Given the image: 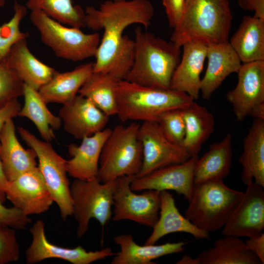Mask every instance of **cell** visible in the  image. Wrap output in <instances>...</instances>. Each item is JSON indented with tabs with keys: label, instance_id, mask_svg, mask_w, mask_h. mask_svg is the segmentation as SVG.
<instances>
[{
	"label": "cell",
	"instance_id": "cell-1",
	"mask_svg": "<svg viewBox=\"0 0 264 264\" xmlns=\"http://www.w3.org/2000/svg\"><path fill=\"white\" fill-rule=\"evenodd\" d=\"M85 12L86 26L104 30L94 56L93 72L125 80L133 63L134 42L123 32L135 23L148 27L154 14L153 4L148 0H108L98 8L87 6Z\"/></svg>",
	"mask_w": 264,
	"mask_h": 264
},
{
	"label": "cell",
	"instance_id": "cell-2",
	"mask_svg": "<svg viewBox=\"0 0 264 264\" xmlns=\"http://www.w3.org/2000/svg\"><path fill=\"white\" fill-rule=\"evenodd\" d=\"M132 66L125 80L151 87L170 88L181 59V47L137 27Z\"/></svg>",
	"mask_w": 264,
	"mask_h": 264
},
{
	"label": "cell",
	"instance_id": "cell-3",
	"mask_svg": "<svg viewBox=\"0 0 264 264\" xmlns=\"http://www.w3.org/2000/svg\"><path fill=\"white\" fill-rule=\"evenodd\" d=\"M232 21L228 0H186L183 17L171 41L180 47L191 41L206 45L227 42Z\"/></svg>",
	"mask_w": 264,
	"mask_h": 264
},
{
	"label": "cell",
	"instance_id": "cell-4",
	"mask_svg": "<svg viewBox=\"0 0 264 264\" xmlns=\"http://www.w3.org/2000/svg\"><path fill=\"white\" fill-rule=\"evenodd\" d=\"M115 91L116 115L123 122H157L163 113L184 109L194 101L185 93L142 86L126 80L118 81Z\"/></svg>",
	"mask_w": 264,
	"mask_h": 264
},
{
	"label": "cell",
	"instance_id": "cell-5",
	"mask_svg": "<svg viewBox=\"0 0 264 264\" xmlns=\"http://www.w3.org/2000/svg\"><path fill=\"white\" fill-rule=\"evenodd\" d=\"M243 194L227 186L223 179L194 184L185 217L202 230L216 231L224 226Z\"/></svg>",
	"mask_w": 264,
	"mask_h": 264
},
{
	"label": "cell",
	"instance_id": "cell-6",
	"mask_svg": "<svg viewBox=\"0 0 264 264\" xmlns=\"http://www.w3.org/2000/svg\"><path fill=\"white\" fill-rule=\"evenodd\" d=\"M140 124L132 122L113 129L103 147L97 176L103 183L124 176L135 177L142 166L143 152L138 130Z\"/></svg>",
	"mask_w": 264,
	"mask_h": 264
},
{
	"label": "cell",
	"instance_id": "cell-7",
	"mask_svg": "<svg viewBox=\"0 0 264 264\" xmlns=\"http://www.w3.org/2000/svg\"><path fill=\"white\" fill-rule=\"evenodd\" d=\"M30 20L43 43L58 57L79 62L95 56L101 40L99 33L86 34L67 27L39 9L31 10Z\"/></svg>",
	"mask_w": 264,
	"mask_h": 264
},
{
	"label": "cell",
	"instance_id": "cell-8",
	"mask_svg": "<svg viewBox=\"0 0 264 264\" xmlns=\"http://www.w3.org/2000/svg\"><path fill=\"white\" fill-rule=\"evenodd\" d=\"M116 184V179L103 183L95 178L75 179L70 184L72 215L78 223V238H82L88 231L91 219L96 220L103 227L111 219Z\"/></svg>",
	"mask_w": 264,
	"mask_h": 264
},
{
	"label": "cell",
	"instance_id": "cell-9",
	"mask_svg": "<svg viewBox=\"0 0 264 264\" xmlns=\"http://www.w3.org/2000/svg\"><path fill=\"white\" fill-rule=\"evenodd\" d=\"M18 130L22 139L35 152L38 167L53 201L59 207L62 219L66 220L73 213L66 160L55 151L50 142L39 139L23 127H18Z\"/></svg>",
	"mask_w": 264,
	"mask_h": 264
},
{
	"label": "cell",
	"instance_id": "cell-10",
	"mask_svg": "<svg viewBox=\"0 0 264 264\" xmlns=\"http://www.w3.org/2000/svg\"><path fill=\"white\" fill-rule=\"evenodd\" d=\"M133 177L124 176L116 179L111 219L114 221L130 220L153 228L159 218L161 191L147 190L136 194L130 186Z\"/></svg>",
	"mask_w": 264,
	"mask_h": 264
},
{
	"label": "cell",
	"instance_id": "cell-11",
	"mask_svg": "<svg viewBox=\"0 0 264 264\" xmlns=\"http://www.w3.org/2000/svg\"><path fill=\"white\" fill-rule=\"evenodd\" d=\"M138 135L142 147L143 162L135 177L183 163L191 157L182 146L172 142L165 136L157 122H143L139 125Z\"/></svg>",
	"mask_w": 264,
	"mask_h": 264
},
{
	"label": "cell",
	"instance_id": "cell-12",
	"mask_svg": "<svg viewBox=\"0 0 264 264\" xmlns=\"http://www.w3.org/2000/svg\"><path fill=\"white\" fill-rule=\"evenodd\" d=\"M30 232L32 241L25 252V261L28 264L52 258L62 259L73 264H89L116 254L110 247L88 251L81 245L68 248L52 244L46 238L44 223L41 220L33 224L30 228Z\"/></svg>",
	"mask_w": 264,
	"mask_h": 264
},
{
	"label": "cell",
	"instance_id": "cell-13",
	"mask_svg": "<svg viewBox=\"0 0 264 264\" xmlns=\"http://www.w3.org/2000/svg\"><path fill=\"white\" fill-rule=\"evenodd\" d=\"M243 196L222 227L224 236L251 238L263 233L264 190L252 181L246 185Z\"/></svg>",
	"mask_w": 264,
	"mask_h": 264
},
{
	"label": "cell",
	"instance_id": "cell-14",
	"mask_svg": "<svg viewBox=\"0 0 264 264\" xmlns=\"http://www.w3.org/2000/svg\"><path fill=\"white\" fill-rule=\"evenodd\" d=\"M5 196L27 216L46 212L54 202L38 166L8 181Z\"/></svg>",
	"mask_w": 264,
	"mask_h": 264
},
{
	"label": "cell",
	"instance_id": "cell-15",
	"mask_svg": "<svg viewBox=\"0 0 264 264\" xmlns=\"http://www.w3.org/2000/svg\"><path fill=\"white\" fill-rule=\"evenodd\" d=\"M198 158V155L192 156L183 163L165 166L142 176L134 177L131 188L134 192L173 190L183 196L189 201L194 185V169Z\"/></svg>",
	"mask_w": 264,
	"mask_h": 264
},
{
	"label": "cell",
	"instance_id": "cell-16",
	"mask_svg": "<svg viewBox=\"0 0 264 264\" xmlns=\"http://www.w3.org/2000/svg\"><path fill=\"white\" fill-rule=\"evenodd\" d=\"M234 88L226 94L237 121H242L256 105L264 102V61L242 64Z\"/></svg>",
	"mask_w": 264,
	"mask_h": 264
},
{
	"label": "cell",
	"instance_id": "cell-17",
	"mask_svg": "<svg viewBox=\"0 0 264 264\" xmlns=\"http://www.w3.org/2000/svg\"><path fill=\"white\" fill-rule=\"evenodd\" d=\"M59 114L64 130L80 140L104 130L110 117L80 94L63 105Z\"/></svg>",
	"mask_w": 264,
	"mask_h": 264
},
{
	"label": "cell",
	"instance_id": "cell-18",
	"mask_svg": "<svg viewBox=\"0 0 264 264\" xmlns=\"http://www.w3.org/2000/svg\"><path fill=\"white\" fill-rule=\"evenodd\" d=\"M181 47L183 52L173 74L170 89L185 93L195 101L200 93V74L206 58L207 45L191 41Z\"/></svg>",
	"mask_w": 264,
	"mask_h": 264
},
{
	"label": "cell",
	"instance_id": "cell-19",
	"mask_svg": "<svg viewBox=\"0 0 264 264\" xmlns=\"http://www.w3.org/2000/svg\"><path fill=\"white\" fill-rule=\"evenodd\" d=\"M111 131V129L105 128L83 138L80 145H68L71 158L66 160V167L69 176L81 180L97 178L101 151Z\"/></svg>",
	"mask_w": 264,
	"mask_h": 264
},
{
	"label": "cell",
	"instance_id": "cell-20",
	"mask_svg": "<svg viewBox=\"0 0 264 264\" xmlns=\"http://www.w3.org/2000/svg\"><path fill=\"white\" fill-rule=\"evenodd\" d=\"M1 63L13 70L24 84L37 90L57 71L32 53L26 38L15 43Z\"/></svg>",
	"mask_w": 264,
	"mask_h": 264
},
{
	"label": "cell",
	"instance_id": "cell-21",
	"mask_svg": "<svg viewBox=\"0 0 264 264\" xmlns=\"http://www.w3.org/2000/svg\"><path fill=\"white\" fill-rule=\"evenodd\" d=\"M208 65L201 80L202 98L209 99L224 80L231 73L237 72L241 61L228 41L207 45Z\"/></svg>",
	"mask_w": 264,
	"mask_h": 264
},
{
	"label": "cell",
	"instance_id": "cell-22",
	"mask_svg": "<svg viewBox=\"0 0 264 264\" xmlns=\"http://www.w3.org/2000/svg\"><path fill=\"white\" fill-rule=\"evenodd\" d=\"M0 159L8 181L38 166L34 150L24 149L18 140L13 119L6 122L0 134Z\"/></svg>",
	"mask_w": 264,
	"mask_h": 264
},
{
	"label": "cell",
	"instance_id": "cell-23",
	"mask_svg": "<svg viewBox=\"0 0 264 264\" xmlns=\"http://www.w3.org/2000/svg\"><path fill=\"white\" fill-rule=\"evenodd\" d=\"M158 219L145 244H154L163 237L173 233L190 234L197 240L208 239V232L202 230L179 212L173 195L167 190L161 191Z\"/></svg>",
	"mask_w": 264,
	"mask_h": 264
},
{
	"label": "cell",
	"instance_id": "cell-24",
	"mask_svg": "<svg viewBox=\"0 0 264 264\" xmlns=\"http://www.w3.org/2000/svg\"><path fill=\"white\" fill-rule=\"evenodd\" d=\"M238 162L244 185L254 181L264 187V120L254 119L243 140Z\"/></svg>",
	"mask_w": 264,
	"mask_h": 264
},
{
	"label": "cell",
	"instance_id": "cell-25",
	"mask_svg": "<svg viewBox=\"0 0 264 264\" xmlns=\"http://www.w3.org/2000/svg\"><path fill=\"white\" fill-rule=\"evenodd\" d=\"M120 248L111 261V264H153L152 261L161 257L182 252L185 242H167L160 245H140L130 234H121L113 239Z\"/></svg>",
	"mask_w": 264,
	"mask_h": 264
},
{
	"label": "cell",
	"instance_id": "cell-26",
	"mask_svg": "<svg viewBox=\"0 0 264 264\" xmlns=\"http://www.w3.org/2000/svg\"><path fill=\"white\" fill-rule=\"evenodd\" d=\"M93 71L92 62L81 65L69 71H57L38 91L46 103H68L77 95Z\"/></svg>",
	"mask_w": 264,
	"mask_h": 264
},
{
	"label": "cell",
	"instance_id": "cell-27",
	"mask_svg": "<svg viewBox=\"0 0 264 264\" xmlns=\"http://www.w3.org/2000/svg\"><path fill=\"white\" fill-rule=\"evenodd\" d=\"M232 156V135L228 133L198 157L195 166L194 184L226 177L231 168Z\"/></svg>",
	"mask_w": 264,
	"mask_h": 264
},
{
	"label": "cell",
	"instance_id": "cell-28",
	"mask_svg": "<svg viewBox=\"0 0 264 264\" xmlns=\"http://www.w3.org/2000/svg\"><path fill=\"white\" fill-rule=\"evenodd\" d=\"M228 42L242 63L264 61V21L244 16Z\"/></svg>",
	"mask_w": 264,
	"mask_h": 264
},
{
	"label": "cell",
	"instance_id": "cell-29",
	"mask_svg": "<svg viewBox=\"0 0 264 264\" xmlns=\"http://www.w3.org/2000/svg\"><path fill=\"white\" fill-rule=\"evenodd\" d=\"M183 113L185 131L182 146L191 156L198 155L202 144L214 130V117L195 101L183 109Z\"/></svg>",
	"mask_w": 264,
	"mask_h": 264
},
{
	"label": "cell",
	"instance_id": "cell-30",
	"mask_svg": "<svg viewBox=\"0 0 264 264\" xmlns=\"http://www.w3.org/2000/svg\"><path fill=\"white\" fill-rule=\"evenodd\" d=\"M197 258L199 264H262L247 249L244 242L228 235L217 240L212 247L201 251Z\"/></svg>",
	"mask_w": 264,
	"mask_h": 264
},
{
	"label": "cell",
	"instance_id": "cell-31",
	"mask_svg": "<svg viewBox=\"0 0 264 264\" xmlns=\"http://www.w3.org/2000/svg\"><path fill=\"white\" fill-rule=\"evenodd\" d=\"M23 96L24 104L18 116L31 120L44 140L51 141L55 137L53 131L59 129L62 126L60 117L48 110L47 103L38 90L24 84Z\"/></svg>",
	"mask_w": 264,
	"mask_h": 264
},
{
	"label": "cell",
	"instance_id": "cell-32",
	"mask_svg": "<svg viewBox=\"0 0 264 264\" xmlns=\"http://www.w3.org/2000/svg\"><path fill=\"white\" fill-rule=\"evenodd\" d=\"M119 80L112 75L93 72L79 91V94L89 99L109 116L116 115V87Z\"/></svg>",
	"mask_w": 264,
	"mask_h": 264
},
{
	"label": "cell",
	"instance_id": "cell-33",
	"mask_svg": "<svg viewBox=\"0 0 264 264\" xmlns=\"http://www.w3.org/2000/svg\"><path fill=\"white\" fill-rule=\"evenodd\" d=\"M26 7L30 10L39 9L64 24L81 29L86 27L85 12L71 0H28Z\"/></svg>",
	"mask_w": 264,
	"mask_h": 264
},
{
	"label": "cell",
	"instance_id": "cell-34",
	"mask_svg": "<svg viewBox=\"0 0 264 264\" xmlns=\"http://www.w3.org/2000/svg\"><path fill=\"white\" fill-rule=\"evenodd\" d=\"M14 10L12 18L0 26V63L15 43L28 37L27 33L20 29V23L27 14V7L15 1Z\"/></svg>",
	"mask_w": 264,
	"mask_h": 264
},
{
	"label": "cell",
	"instance_id": "cell-35",
	"mask_svg": "<svg viewBox=\"0 0 264 264\" xmlns=\"http://www.w3.org/2000/svg\"><path fill=\"white\" fill-rule=\"evenodd\" d=\"M157 122L170 141L182 146L185 131L183 109L172 110L163 113Z\"/></svg>",
	"mask_w": 264,
	"mask_h": 264
},
{
	"label": "cell",
	"instance_id": "cell-36",
	"mask_svg": "<svg viewBox=\"0 0 264 264\" xmlns=\"http://www.w3.org/2000/svg\"><path fill=\"white\" fill-rule=\"evenodd\" d=\"M24 83L11 69L0 63V108L23 96Z\"/></svg>",
	"mask_w": 264,
	"mask_h": 264
},
{
	"label": "cell",
	"instance_id": "cell-37",
	"mask_svg": "<svg viewBox=\"0 0 264 264\" xmlns=\"http://www.w3.org/2000/svg\"><path fill=\"white\" fill-rule=\"evenodd\" d=\"M20 256V246L15 229L0 228V264L17 262Z\"/></svg>",
	"mask_w": 264,
	"mask_h": 264
},
{
	"label": "cell",
	"instance_id": "cell-38",
	"mask_svg": "<svg viewBox=\"0 0 264 264\" xmlns=\"http://www.w3.org/2000/svg\"><path fill=\"white\" fill-rule=\"evenodd\" d=\"M3 203L0 198V228L10 227L15 230H22L31 222L28 216L19 209L14 206L7 207Z\"/></svg>",
	"mask_w": 264,
	"mask_h": 264
},
{
	"label": "cell",
	"instance_id": "cell-39",
	"mask_svg": "<svg viewBox=\"0 0 264 264\" xmlns=\"http://www.w3.org/2000/svg\"><path fill=\"white\" fill-rule=\"evenodd\" d=\"M186 0H162L169 26L174 29L181 21Z\"/></svg>",
	"mask_w": 264,
	"mask_h": 264
},
{
	"label": "cell",
	"instance_id": "cell-40",
	"mask_svg": "<svg viewBox=\"0 0 264 264\" xmlns=\"http://www.w3.org/2000/svg\"><path fill=\"white\" fill-rule=\"evenodd\" d=\"M22 106L18 98L12 99L0 108V134L6 122L18 116Z\"/></svg>",
	"mask_w": 264,
	"mask_h": 264
},
{
	"label": "cell",
	"instance_id": "cell-41",
	"mask_svg": "<svg viewBox=\"0 0 264 264\" xmlns=\"http://www.w3.org/2000/svg\"><path fill=\"white\" fill-rule=\"evenodd\" d=\"M245 244L247 249L252 252L264 264V233L251 238H248Z\"/></svg>",
	"mask_w": 264,
	"mask_h": 264
},
{
	"label": "cell",
	"instance_id": "cell-42",
	"mask_svg": "<svg viewBox=\"0 0 264 264\" xmlns=\"http://www.w3.org/2000/svg\"><path fill=\"white\" fill-rule=\"evenodd\" d=\"M239 6L245 10L254 11V16L264 21V0H237Z\"/></svg>",
	"mask_w": 264,
	"mask_h": 264
},
{
	"label": "cell",
	"instance_id": "cell-43",
	"mask_svg": "<svg viewBox=\"0 0 264 264\" xmlns=\"http://www.w3.org/2000/svg\"><path fill=\"white\" fill-rule=\"evenodd\" d=\"M7 180L4 173L2 162L0 159V198L3 202L6 200L5 189L8 183Z\"/></svg>",
	"mask_w": 264,
	"mask_h": 264
},
{
	"label": "cell",
	"instance_id": "cell-44",
	"mask_svg": "<svg viewBox=\"0 0 264 264\" xmlns=\"http://www.w3.org/2000/svg\"><path fill=\"white\" fill-rule=\"evenodd\" d=\"M248 116L255 119L264 120V102L254 106L249 112Z\"/></svg>",
	"mask_w": 264,
	"mask_h": 264
},
{
	"label": "cell",
	"instance_id": "cell-45",
	"mask_svg": "<svg viewBox=\"0 0 264 264\" xmlns=\"http://www.w3.org/2000/svg\"><path fill=\"white\" fill-rule=\"evenodd\" d=\"M177 264H199L197 258H193L188 255H184L178 261Z\"/></svg>",
	"mask_w": 264,
	"mask_h": 264
},
{
	"label": "cell",
	"instance_id": "cell-46",
	"mask_svg": "<svg viewBox=\"0 0 264 264\" xmlns=\"http://www.w3.org/2000/svg\"><path fill=\"white\" fill-rule=\"evenodd\" d=\"M4 4V0H0V7H2Z\"/></svg>",
	"mask_w": 264,
	"mask_h": 264
}]
</instances>
